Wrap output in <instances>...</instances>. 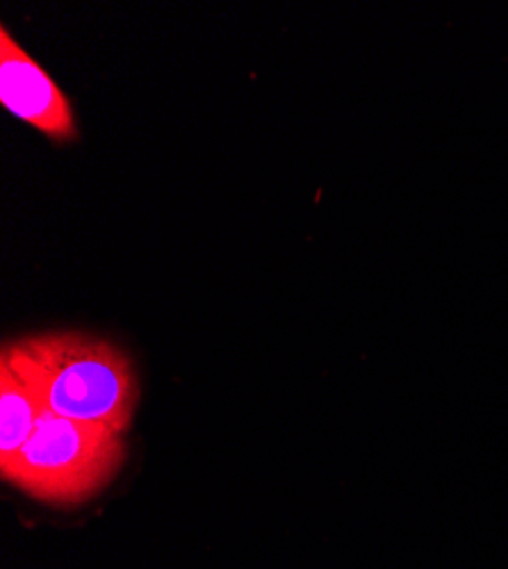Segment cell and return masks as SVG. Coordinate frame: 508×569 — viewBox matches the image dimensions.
<instances>
[{
  "mask_svg": "<svg viewBox=\"0 0 508 569\" xmlns=\"http://www.w3.org/2000/svg\"><path fill=\"white\" fill-rule=\"evenodd\" d=\"M3 358L34 390L43 410L126 433L140 399L130 358L108 340L46 333L14 342Z\"/></svg>",
  "mask_w": 508,
  "mask_h": 569,
  "instance_id": "1",
  "label": "cell"
},
{
  "mask_svg": "<svg viewBox=\"0 0 508 569\" xmlns=\"http://www.w3.org/2000/svg\"><path fill=\"white\" fill-rule=\"evenodd\" d=\"M123 458L121 433L43 410L28 442L0 465V473L39 501L69 506L99 495Z\"/></svg>",
  "mask_w": 508,
  "mask_h": 569,
  "instance_id": "2",
  "label": "cell"
},
{
  "mask_svg": "<svg viewBox=\"0 0 508 569\" xmlns=\"http://www.w3.org/2000/svg\"><path fill=\"white\" fill-rule=\"evenodd\" d=\"M0 103L51 139L76 137L69 99L39 62L21 49L8 28L0 30Z\"/></svg>",
  "mask_w": 508,
  "mask_h": 569,
  "instance_id": "3",
  "label": "cell"
},
{
  "mask_svg": "<svg viewBox=\"0 0 508 569\" xmlns=\"http://www.w3.org/2000/svg\"><path fill=\"white\" fill-rule=\"evenodd\" d=\"M41 415L43 406L34 390L0 358V465L12 460L28 442Z\"/></svg>",
  "mask_w": 508,
  "mask_h": 569,
  "instance_id": "4",
  "label": "cell"
}]
</instances>
